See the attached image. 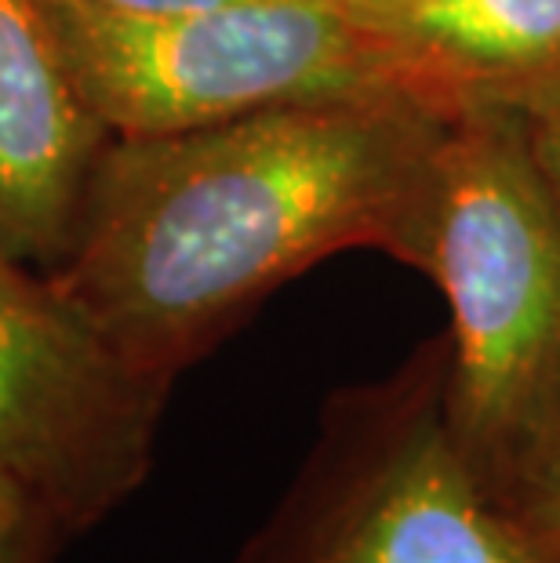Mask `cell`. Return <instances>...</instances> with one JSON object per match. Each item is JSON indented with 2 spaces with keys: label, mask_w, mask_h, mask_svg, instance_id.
Here are the masks:
<instances>
[{
  "label": "cell",
  "mask_w": 560,
  "mask_h": 563,
  "mask_svg": "<svg viewBox=\"0 0 560 563\" xmlns=\"http://www.w3.org/2000/svg\"><path fill=\"white\" fill-rule=\"evenodd\" d=\"M444 124L448 110L378 88L110 139L47 280L139 375L175 389L342 251L430 269Z\"/></svg>",
  "instance_id": "1"
},
{
  "label": "cell",
  "mask_w": 560,
  "mask_h": 563,
  "mask_svg": "<svg viewBox=\"0 0 560 563\" xmlns=\"http://www.w3.org/2000/svg\"><path fill=\"white\" fill-rule=\"evenodd\" d=\"M426 277L451 313V429L492 495L560 389V214L509 102L448 110Z\"/></svg>",
  "instance_id": "2"
},
{
  "label": "cell",
  "mask_w": 560,
  "mask_h": 563,
  "mask_svg": "<svg viewBox=\"0 0 560 563\" xmlns=\"http://www.w3.org/2000/svg\"><path fill=\"white\" fill-rule=\"evenodd\" d=\"M448 334L328 393L299 470L233 563H542L473 476L448 415Z\"/></svg>",
  "instance_id": "3"
},
{
  "label": "cell",
  "mask_w": 560,
  "mask_h": 563,
  "mask_svg": "<svg viewBox=\"0 0 560 563\" xmlns=\"http://www.w3.org/2000/svg\"><path fill=\"white\" fill-rule=\"evenodd\" d=\"M44 4L80 95L113 139L400 88L383 33L339 0H233L168 15Z\"/></svg>",
  "instance_id": "4"
},
{
  "label": "cell",
  "mask_w": 560,
  "mask_h": 563,
  "mask_svg": "<svg viewBox=\"0 0 560 563\" xmlns=\"http://www.w3.org/2000/svg\"><path fill=\"white\" fill-rule=\"evenodd\" d=\"M172 386L131 367L63 291L0 251V481L69 542L146 487Z\"/></svg>",
  "instance_id": "5"
},
{
  "label": "cell",
  "mask_w": 560,
  "mask_h": 563,
  "mask_svg": "<svg viewBox=\"0 0 560 563\" xmlns=\"http://www.w3.org/2000/svg\"><path fill=\"white\" fill-rule=\"evenodd\" d=\"M110 131L69 69L44 0H0V251L52 273L74 244Z\"/></svg>",
  "instance_id": "6"
},
{
  "label": "cell",
  "mask_w": 560,
  "mask_h": 563,
  "mask_svg": "<svg viewBox=\"0 0 560 563\" xmlns=\"http://www.w3.org/2000/svg\"><path fill=\"white\" fill-rule=\"evenodd\" d=\"M404 91L437 110L509 102L560 74V0H419L383 19Z\"/></svg>",
  "instance_id": "7"
},
{
  "label": "cell",
  "mask_w": 560,
  "mask_h": 563,
  "mask_svg": "<svg viewBox=\"0 0 560 563\" xmlns=\"http://www.w3.org/2000/svg\"><path fill=\"white\" fill-rule=\"evenodd\" d=\"M542 563H560V389L506 481L487 495Z\"/></svg>",
  "instance_id": "8"
},
{
  "label": "cell",
  "mask_w": 560,
  "mask_h": 563,
  "mask_svg": "<svg viewBox=\"0 0 560 563\" xmlns=\"http://www.w3.org/2000/svg\"><path fill=\"white\" fill-rule=\"evenodd\" d=\"M69 538L19 487L0 481V563H58Z\"/></svg>",
  "instance_id": "9"
},
{
  "label": "cell",
  "mask_w": 560,
  "mask_h": 563,
  "mask_svg": "<svg viewBox=\"0 0 560 563\" xmlns=\"http://www.w3.org/2000/svg\"><path fill=\"white\" fill-rule=\"evenodd\" d=\"M509 106L520 117L535 167H539L542 183L553 197V208L560 214V74L524 88L509 99Z\"/></svg>",
  "instance_id": "10"
},
{
  "label": "cell",
  "mask_w": 560,
  "mask_h": 563,
  "mask_svg": "<svg viewBox=\"0 0 560 563\" xmlns=\"http://www.w3.org/2000/svg\"><path fill=\"white\" fill-rule=\"evenodd\" d=\"M106 11H128V15H168V11H194V8H216L233 4V0H88Z\"/></svg>",
  "instance_id": "11"
},
{
  "label": "cell",
  "mask_w": 560,
  "mask_h": 563,
  "mask_svg": "<svg viewBox=\"0 0 560 563\" xmlns=\"http://www.w3.org/2000/svg\"><path fill=\"white\" fill-rule=\"evenodd\" d=\"M350 11H356L361 19H383V15H393V11H404L411 4H419V0H339Z\"/></svg>",
  "instance_id": "12"
}]
</instances>
